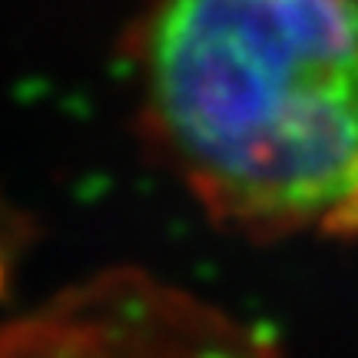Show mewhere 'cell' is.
Segmentation results:
<instances>
[{
    "label": "cell",
    "instance_id": "1",
    "mask_svg": "<svg viewBox=\"0 0 358 358\" xmlns=\"http://www.w3.org/2000/svg\"><path fill=\"white\" fill-rule=\"evenodd\" d=\"M136 123L216 226L358 236V0H140Z\"/></svg>",
    "mask_w": 358,
    "mask_h": 358
}]
</instances>
